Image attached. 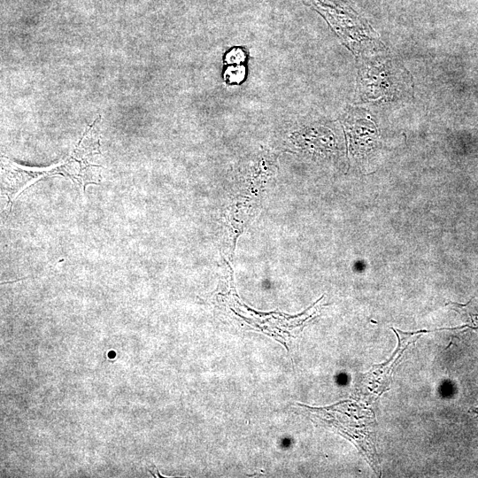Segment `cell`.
Segmentation results:
<instances>
[{
	"label": "cell",
	"mask_w": 478,
	"mask_h": 478,
	"mask_svg": "<svg viewBox=\"0 0 478 478\" xmlns=\"http://www.w3.org/2000/svg\"><path fill=\"white\" fill-rule=\"evenodd\" d=\"M99 116L85 129L81 140L73 151L61 162L48 168H29L13 163L2 156V189L8 197L10 211L12 202L27 187L43 177L56 174L70 178L82 188L89 184H98L101 179V166L96 165L100 155Z\"/></svg>",
	"instance_id": "cell-1"
},
{
	"label": "cell",
	"mask_w": 478,
	"mask_h": 478,
	"mask_svg": "<svg viewBox=\"0 0 478 478\" xmlns=\"http://www.w3.org/2000/svg\"><path fill=\"white\" fill-rule=\"evenodd\" d=\"M399 332V331H398ZM398 337V345L389 359L381 365L374 366L359 381L357 387V397L366 402L376 400L390 384L391 373L400 362L405 351L414 343V334L396 333Z\"/></svg>",
	"instance_id": "cell-2"
}]
</instances>
